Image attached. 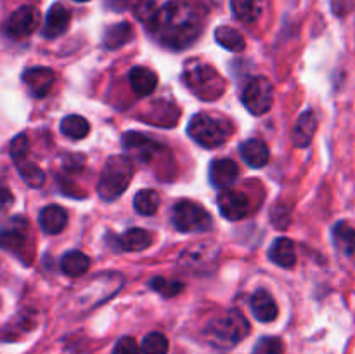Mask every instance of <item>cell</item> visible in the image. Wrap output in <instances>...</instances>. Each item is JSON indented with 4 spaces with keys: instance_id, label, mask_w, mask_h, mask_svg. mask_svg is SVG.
Returning a JSON list of instances; mask_svg holds the SVG:
<instances>
[{
    "instance_id": "cell-34",
    "label": "cell",
    "mask_w": 355,
    "mask_h": 354,
    "mask_svg": "<svg viewBox=\"0 0 355 354\" xmlns=\"http://www.w3.org/2000/svg\"><path fill=\"white\" fill-rule=\"evenodd\" d=\"M252 354H284L283 340L277 337H263L255 344Z\"/></svg>"
},
{
    "instance_id": "cell-27",
    "label": "cell",
    "mask_w": 355,
    "mask_h": 354,
    "mask_svg": "<svg viewBox=\"0 0 355 354\" xmlns=\"http://www.w3.org/2000/svg\"><path fill=\"white\" fill-rule=\"evenodd\" d=\"M215 40L224 49L232 52H241L246 47L245 37L231 26H220L215 30Z\"/></svg>"
},
{
    "instance_id": "cell-32",
    "label": "cell",
    "mask_w": 355,
    "mask_h": 354,
    "mask_svg": "<svg viewBox=\"0 0 355 354\" xmlns=\"http://www.w3.org/2000/svg\"><path fill=\"white\" fill-rule=\"evenodd\" d=\"M158 0H137L134 6V14L141 23L151 26L155 17L158 16Z\"/></svg>"
},
{
    "instance_id": "cell-25",
    "label": "cell",
    "mask_w": 355,
    "mask_h": 354,
    "mask_svg": "<svg viewBox=\"0 0 355 354\" xmlns=\"http://www.w3.org/2000/svg\"><path fill=\"white\" fill-rule=\"evenodd\" d=\"M333 243L342 253L352 255L355 252V229L347 222H338L333 228Z\"/></svg>"
},
{
    "instance_id": "cell-17",
    "label": "cell",
    "mask_w": 355,
    "mask_h": 354,
    "mask_svg": "<svg viewBox=\"0 0 355 354\" xmlns=\"http://www.w3.org/2000/svg\"><path fill=\"white\" fill-rule=\"evenodd\" d=\"M128 82H130L135 96L146 97L155 92L156 85H158V76L153 69L146 68V66H135L128 73Z\"/></svg>"
},
{
    "instance_id": "cell-4",
    "label": "cell",
    "mask_w": 355,
    "mask_h": 354,
    "mask_svg": "<svg viewBox=\"0 0 355 354\" xmlns=\"http://www.w3.org/2000/svg\"><path fill=\"white\" fill-rule=\"evenodd\" d=\"M134 160L125 155H114L104 163L97 183V194L104 201H113L121 196L134 177Z\"/></svg>"
},
{
    "instance_id": "cell-38",
    "label": "cell",
    "mask_w": 355,
    "mask_h": 354,
    "mask_svg": "<svg viewBox=\"0 0 355 354\" xmlns=\"http://www.w3.org/2000/svg\"><path fill=\"white\" fill-rule=\"evenodd\" d=\"M12 201H14L12 193H10L3 184H0V210H6L7 207H10Z\"/></svg>"
},
{
    "instance_id": "cell-14",
    "label": "cell",
    "mask_w": 355,
    "mask_h": 354,
    "mask_svg": "<svg viewBox=\"0 0 355 354\" xmlns=\"http://www.w3.org/2000/svg\"><path fill=\"white\" fill-rule=\"evenodd\" d=\"M28 238V222L23 217H12V221L0 229V246L10 252L24 248Z\"/></svg>"
},
{
    "instance_id": "cell-10",
    "label": "cell",
    "mask_w": 355,
    "mask_h": 354,
    "mask_svg": "<svg viewBox=\"0 0 355 354\" xmlns=\"http://www.w3.org/2000/svg\"><path fill=\"white\" fill-rule=\"evenodd\" d=\"M218 210L227 221H241L250 212V200L245 193L236 189H222L217 198Z\"/></svg>"
},
{
    "instance_id": "cell-23",
    "label": "cell",
    "mask_w": 355,
    "mask_h": 354,
    "mask_svg": "<svg viewBox=\"0 0 355 354\" xmlns=\"http://www.w3.org/2000/svg\"><path fill=\"white\" fill-rule=\"evenodd\" d=\"M118 243H120L121 250H125V252H141V250H146L151 245V235L146 229L134 228L125 231L118 238Z\"/></svg>"
},
{
    "instance_id": "cell-39",
    "label": "cell",
    "mask_w": 355,
    "mask_h": 354,
    "mask_svg": "<svg viewBox=\"0 0 355 354\" xmlns=\"http://www.w3.org/2000/svg\"><path fill=\"white\" fill-rule=\"evenodd\" d=\"M75 2H89V0H75Z\"/></svg>"
},
{
    "instance_id": "cell-1",
    "label": "cell",
    "mask_w": 355,
    "mask_h": 354,
    "mask_svg": "<svg viewBox=\"0 0 355 354\" xmlns=\"http://www.w3.org/2000/svg\"><path fill=\"white\" fill-rule=\"evenodd\" d=\"M205 9L198 0H170L149 26L156 40L173 51L193 45L203 31Z\"/></svg>"
},
{
    "instance_id": "cell-11",
    "label": "cell",
    "mask_w": 355,
    "mask_h": 354,
    "mask_svg": "<svg viewBox=\"0 0 355 354\" xmlns=\"http://www.w3.org/2000/svg\"><path fill=\"white\" fill-rule=\"evenodd\" d=\"M218 255V246L215 243H196L184 250L180 264L187 269H205L208 264H214Z\"/></svg>"
},
{
    "instance_id": "cell-8",
    "label": "cell",
    "mask_w": 355,
    "mask_h": 354,
    "mask_svg": "<svg viewBox=\"0 0 355 354\" xmlns=\"http://www.w3.org/2000/svg\"><path fill=\"white\" fill-rule=\"evenodd\" d=\"M40 24V12L33 6H21L14 10L6 23V31L10 38H26L33 33Z\"/></svg>"
},
{
    "instance_id": "cell-35",
    "label": "cell",
    "mask_w": 355,
    "mask_h": 354,
    "mask_svg": "<svg viewBox=\"0 0 355 354\" xmlns=\"http://www.w3.org/2000/svg\"><path fill=\"white\" fill-rule=\"evenodd\" d=\"M28 146H30V142H28V137L24 134L16 135L12 139V142H10V156H12L14 162H19V160L26 158Z\"/></svg>"
},
{
    "instance_id": "cell-31",
    "label": "cell",
    "mask_w": 355,
    "mask_h": 354,
    "mask_svg": "<svg viewBox=\"0 0 355 354\" xmlns=\"http://www.w3.org/2000/svg\"><path fill=\"white\" fill-rule=\"evenodd\" d=\"M141 349L142 354H166L168 353V339L159 332L148 333L142 340Z\"/></svg>"
},
{
    "instance_id": "cell-15",
    "label": "cell",
    "mask_w": 355,
    "mask_h": 354,
    "mask_svg": "<svg viewBox=\"0 0 355 354\" xmlns=\"http://www.w3.org/2000/svg\"><path fill=\"white\" fill-rule=\"evenodd\" d=\"M69 21H71V12H69L62 3H54V6L49 9L42 33H44L45 38L61 37V35L68 30Z\"/></svg>"
},
{
    "instance_id": "cell-7",
    "label": "cell",
    "mask_w": 355,
    "mask_h": 354,
    "mask_svg": "<svg viewBox=\"0 0 355 354\" xmlns=\"http://www.w3.org/2000/svg\"><path fill=\"white\" fill-rule=\"evenodd\" d=\"M241 101L246 110L255 117L266 115L274 103L272 83L266 76H253L243 89Z\"/></svg>"
},
{
    "instance_id": "cell-12",
    "label": "cell",
    "mask_w": 355,
    "mask_h": 354,
    "mask_svg": "<svg viewBox=\"0 0 355 354\" xmlns=\"http://www.w3.org/2000/svg\"><path fill=\"white\" fill-rule=\"evenodd\" d=\"M55 82V75L51 68L35 66L23 73V83L33 97H45Z\"/></svg>"
},
{
    "instance_id": "cell-22",
    "label": "cell",
    "mask_w": 355,
    "mask_h": 354,
    "mask_svg": "<svg viewBox=\"0 0 355 354\" xmlns=\"http://www.w3.org/2000/svg\"><path fill=\"white\" fill-rule=\"evenodd\" d=\"M232 14L241 23H255L262 16V0H231Z\"/></svg>"
},
{
    "instance_id": "cell-2",
    "label": "cell",
    "mask_w": 355,
    "mask_h": 354,
    "mask_svg": "<svg viewBox=\"0 0 355 354\" xmlns=\"http://www.w3.org/2000/svg\"><path fill=\"white\" fill-rule=\"evenodd\" d=\"M250 332V325L241 311L229 309L224 314L215 316L205 326V337L217 349H232Z\"/></svg>"
},
{
    "instance_id": "cell-19",
    "label": "cell",
    "mask_w": 355,
    "mask_h": 354,
    "mask_svg": "<svg viewBox=\"0 0 355 354\" xmlns=\"http://www.w3.org/2000/svg\"><path fill=\"white\" fill-rule=\"evenodd\" d=\"M318 117H315L314 111H305V113L300 115V118L297 120L293 127V134H291V139H293V144L297 148H307L312 142V137H314L315 130H318Z\"/></svg>"
},
{
    "instance_id": "cell-6",
    "label": "cell",
    "mask_w": 355,
    "mask_h": 354,
    "mask_svg": "<svg viewBox=\"0 0 355 354\" xmlns=\"http://www.w3.org/2000/svg\"><path fill=\"white\" fill-rule=\"evenodd\" d=\"M172 224L180 233H205L211 228V217L201 205L180 200L172 208Z\"/></svg>"
},
{
    "instance_id": "cell-37",
    "label": "cell",
    "mask_w": 355,
    "mask_h": 354,
    "mask_svg": "<svg viewBox=\"0 0 355 354\" xmlns=\"http://www.w3.org/2000/svg\"><path fill=\"white\" fill-rule=\"evenodd\" d=\"M103 2L107 9L114 10V12H123L130 6V0H103Z\"/></svg>"
},
{
    "instance_id": "cell-20",
    "label": "cell",
    "mask_w": 355,
    "mask_h": 354,
    "mask_svg": "<svg viewBox=\"0 0 355 354\" xmlns=\"http://www.w3.org/2000/svg\"><path fill=\"white\" fill-rule=\"evenodd\" d=\"M239 153H241L245 163H248L253 169H262L270 158L269 146L262 139H248V141H245L239 146Z\"/></svg>"
},
{
    "instance_id": "cell-29",
    "label": "cell",
    "mask_w": 355,
    "mask_h": 354,
    "mask_svg": "<svg viewBox=\"0 0 355 354\" xmlns=\"http://www.w3.org/2000/svg\"><path fill=\"white\" fill-rule=\"evenodd\" d=\"M14 163H16V169H17V172H19L21 179H23L28 186L30 187L44 186L45 174L40 167L35 165V163H31V162H28L26 158L19 160V162H14Z\"/></svg>"
},
{
    "instance_id": "cell-30",
    "label": "cell",
    "mask_w": 355,
    "mask_h": 354,
    "mask_svg": "<svg viewBox=\"0 0 355 354\" xmlns=\"http://www.w3.org/2000/svg\"><path fill=\"white\" fill-rule=\"evenodd\" d=\"M159 207V194L155 189H142L135 194L134 208L141 215H155Z\"/></svg>"
},
{
    "instance_id": "cell-21",
    "label": "cell",
    "mask_w": 355,
    "mask_h": 354,
    "mask_svg": "<svg viewBox=\"0 0 355 354\" xmlns=\"http://www.w3.org/2000/svg\"><path fill=\"white\" fill-rule=\"evenodd\" d=\"M269 259L272 260L276 266L290 269L297 262V250H295V243L290 238H277L274 239L272 245L269 248Z\"/></svg>"
},
{
    "instance_id": "cell-24",
    "label": "cell",
    "mask_w": 355,
    "mask_h": 354,
    "mask_svg": "<svg viewBox=\"0 0 355 354\" xmlns=\"http://www.w3.org/2000/svg\"><path fill=\"white\" fill-rule=\"evenodd\" d=\"M89 267L90 259L83 252H78V250H71V252L64 253L61 259V271L71 278L82 276L89 271Z\"/></svg>"
},
{
    "instance_id": "cell-16",
    "label": "cell",
    "mask_w": 355,
    "mask_h": 354,
    "mask_svg": "<svg viewBox=\"0 0 355 354\" xmlns=\"http://www.w3.org/2000/svg\"><path fill=\"white\" fill-rule=\"evenodd\" d=\"M250 309H252V314L262 323L274 321L277 318V312H279L272 295L267 290H263V288H260V290H257L252 295V298H250Z\"/></svg>"
},
{
    "instance_id": "cell-9",
    "label": "cell",
    "mask_w": 355,
    "mask_h": 354,
    "mask_svg": "<svg viewBox=\"0 0 355 354\" xmlns=\"http://www.w3.org/2000/svg\"><path fill=\"white\" fill-rule=\"evenodd\" d=\"M121 142H123V148L127 149V153H130L132 160H139L142 163H151L156 158V155L163 153V149H165L159 142L141 134V132H127Z\"/></svg>"
},
{
    "instance_id": "cell-36",
    "label": "cell",
    "mask_w": 355,
    "mask_h": 354,
    "mask_svg": "<svg viewBox=\"0 0 355 354\" xmlns=\"http://www.w3.org/2000/svg\"><path fill=\"white\" fill-rule=\"evenodd\" d=\"M113 354H142V349L139 347V344L135 342V339H132V337H123V339H120L116 342Z\"/></svg>"
},
{
    "instance_id": "cell-18",
    "label": "cell",
    "mask_w": 355,
    "mask_h": 354,
    "mask_svg": "<svg viewBox=\"0 0 355 354\" xmlns=\"http://www.w3.org/2000/svg\"><path fill=\"white\" fill-rule=\"evenodd\" d=\"M38 224L47 235H58L68 224V214L59 205H47L38 214Z\"/></svg>"
},
{
    "instance_id": "cell-5",
    "label": "cell",
    "mask_w": 355,
    "mask_h": 354,
    "mask_svg": "<svg viewBox=\"0 0 355 354\" xmlns=\"http://www.w3.org/2000/svg\"><path fill=\"white\" fill-rule=\"evenodd\" d=\"M187 134L201 148L214 149L225 144L232 134V125L225 118L208 113L194 115L187 125Z\"/></svg>"
},
{
    "instance_id": "cell-28",
    "label": "cell",
    "mask_w": 355,
    "mask_h": 354,
    "mask_svg": "<svg viewBox=\"0 0 355 354\" xmlns=\"http://www.w3.org/2000/svg\"><path fill=\"white\" fill-rule=\"evenodd\" d=\"M61 132L69 139H83L89 135L90 132V125L89 121L85 120L80 115H69V117L62 118L61 121Z\"/></svg>"
},
{
    "instance_id": "cell-26",
    "label": "cell",
    "mask_w": 355,
    "mask_h": 354,
    "mask_svg": "<svg viewBox=\"0 0 355 354\" xmlns=\"http://www.w3.org/2000/svg\"><path fill=\"white\" fill-rule=\"evenodd\" d=\"M134 35V30L128 23H116L104 31L103 45L106 49H118L127 44Z\"/></svg>"
},
{
    "instance_id": "cell-13",
    "label": "cell",
    "mask_w": 355,
    "mask_h": 354,
    "mask_svg": "<svg viewBox=\"0 0 355 354\" xmlns=\"http://www.w3.org/2000/svg\"><path fill=\"white\" fill-rule=\"evenodd\" d=\"M208 176H210L211 186L217 187V189H229V187L238 180L239 167L238 163L231 158L214 160V162L210 163Z\"/></svg>"
},
{
    "instance_id": "cell-33",
    "label": "cell",
    "mask_w": 355,
    "mask_h": 354,
    "mask_svg": "<svg viewBox=\"0 0 355 354\" xmlns=\"http://www.w3.org/2000/svg\"><path fill=\"white\" fill-rule=\"evenodd\" d=\"M149 285H151L153 290L158 292V294L163 295V297H175V295L180 294L184 288V285L180 283V281H170L159 276L153 278V280L149 281Z\"/></svg>"
},
{
    "instance_id": "cell-3",
    "label": "cell",
    "mask_w": 355,
    "mask_h": 354,
    "mask_svg": "<svg viewBox=\"0 0 355 354\" xmlns=\"http://www.w3.org/2000/svg\"><path fill=\"white\" fill-rule=\"evenodd\" d=\"M182 80L187 89L201 101H217L225 92L224 76L214 66L200 59H189L184 65Z\"/></svg>"
}]
</instances>
